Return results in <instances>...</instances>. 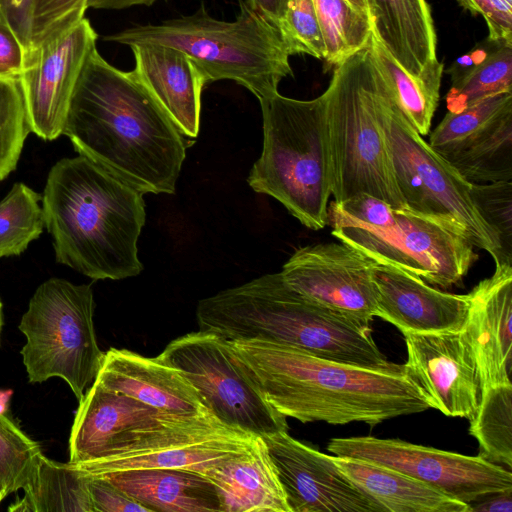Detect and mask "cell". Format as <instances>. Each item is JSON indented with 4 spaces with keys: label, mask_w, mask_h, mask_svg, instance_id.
I'll return each instance as SVG.
<instances>
[{
    "label": "cell",
    "mask_w": 512,
    "mask_h": 512,
    "mask_svg": "<svg viewBox=\"0 0 512 512\" xmlns=\"http://www.w3.org/2000/svg\"><path fill=\"white\" fill-rule=\"evenodd\" d=\"M75 151L142 193L175 192L185 136L133 71L95 48L75 86L63 129Z\"/></svg>",
    "instance_id": "cell-1"
},
{
    "label": "cell",
    "mask_w": 512,
    "mask_h": 512,
    "mask_svg": "<svg viewBox=\"0 0 512 512\" xmlns=\"http://www.w3.org/2000/svg\"><path fill=\"white\" fill-rule=\"evenodd\" d=\"M230 342L266 401L286 418L375 426L430 408L404 364L367 369L264 340Z\"/></svg>",
    "instance_id": "cell-2"
},
{
    "label": "cell",
    "mask_w": 512,
    "mask_h": 512,
    "mask_svg": "<svg viewBox=\"0 0 512 512\" xmlns=\"http://www.w3.org/2000/svg\"><path fill=\"white\" fill-rule=\"evenodd\" d=\"M143 195L82 155L56 162L42 195L56 261L93 280L139 275Z\"/></svg>",
    "instance_id": "cell-3"
},
{
    "label": "cell",
    "mask_w": 512,
    "mask_h": 512,
    "mask_svg": "<svg viewBox=\"0 0 512 512\" xmlns=\"http://www.w3.org/2000/svg\"><path fill=\"white\" fill-rule=\"evenodd\" d=\"M199 330L229 341L264 340L367 369L389 370L371 323L324 307L294 291L279 273L266 274L200 300Z\"/></svg>",
    "instance_id": "cell-4"
},
{
    "label": "cell",
    "mask_w": 512,
    "mask_h": 512,
    "mask_svg": "<svg viewBox=\"0 0 512 512\" xmlns=\"http://www.w3.org/2000/svg\"><path fill=\"white\" fill-rule=\"evenodd\" d=\"M323 94L334 201L367 194L393 208L406 206L383 127L390 91L369 43L336 65Z\"/></svg>",
    "instance_id": "cell-5"
},
{
    "label": "cell",
    "mask_w": 512,
    "mask_h": 512,
    "mask_svg": "<svg viewBox=\"0 0 512 512\" xmlns=\"http://www.w3.org/2000/svg\"><path fill=\"white\" fill-rule=\"evenodd\" d=\"M239 6L233 21L212 17L201 4L191 15L132 26L104 39L127 46L155 43L175 48L194 62L207 84L232 80L261 100L277 93L283 78L293 76L290 54L271 22L247 0H239Z\"/></svg>",
    "instance_id": "cell-6"
},
{
    "label": "cell",
    "mask_w": 512,
    "mask_h": 512,
    "mask_svg": "<svg viewBox=\"0 0 512 512\" xmlns=\"http://www.w3.org/2000/svg\"><path fill=\"white\" fill-rule=\"evenodd\" d=\"M327 224L336 239L375 262L441 288L460 283L478 258L456 222L408 206L393 208L367 194L331 201Z\"/></svg>",
    "instance_id": "cell-7"
},
{
    "label": "cell",
    "mask_w": 512,
    "mask_h": 512,
    "mask_svg": "<svg viewBox=\"0 0 512 512\" xmlns=\"http://www.w3.org/2000/svg\"><path fill=\"white\" fill-rule=\"evenodd\" d=\"M259 102L263 150L249 186L278 200L305 227L323 229L332 196L324 94L298 100L277 92Z\"/></svg>",
    "instance_id": "cell-8"
},
{
    "label": "cell",
    "mask_w": 512,
    "mask_h": 512,
    "mask_svg": "<svg viewBox=\"0 0 512 512\" xmlns=\"http://www.w3.org/2000/svg\"><path fill=\"white\" fill-rule=\"evenodd\" d=\"M94 308L91 285L50 278L36 289L18 326L26 337L21 355L31 383L58 377L83 398L105 354L96 338Z\"/></svg>",
    "instance_id": "cell-9"
},
{
    "label": "cell",
    "mask_w": 512,
    "mask_h": 512,
    "mask_svg": "<svg viewBox=\"0 0 512 512\" xmlns=\"http://www.w3.org/2000/svg\"><path fill=\"white\" fill-rule=\"evenodd\" d=\"M241 432L212 416L172 417L93 382L79 401L69 438V462L150 453Z\"/></svg>",
    "instance_id": "cell-10"
},
{
    "label": "cell",
    "mask_w": 512,
    "mask_h": 512,
    "mask_svg": "<svg viewBox=\"0 0 512 512\" xmlns=\"http://www.w3.org/2000/svg\"><path fill=\"white\" fill-rule=\"evenodd\" d=\"M383 127L393 172L406 206L456 222L474 247L489 253L495 264L506 260L498 234L485 221L468 181L423 139L391 93Z\"/></svg>",
    "instance_id": "cell-11"
},
{
    "label": "cell",
    "mask_w": 512,
    "mask_h": 512,
    "mask_svg": "<svg viewBox=\"0 0 512 512\" xmlns=\"http://www.w3.org/2000/svg\"><path fill=\"white\" fill-rule=\"evenodd\" d=\"M158 357L184 375L223 425L259 437L288 431L229 340L198 330L172 340Z\"/></svg>",
    "instance_id": "cell-12"
},
{
    "label": "cell",
    "mask_w": 512,
    "mask_h": 512,
    "mask_svg": "<svg viewBox=\"0 0 512 512\" xmlns=\"http://www.w3.org/2000/svg\"><path fill=\"white\" fill-rule=\"evenodd\" d=\"M327 449L336 456L359 458L393 468L468 505L486 494L512 489L510 469L481 455L467 456L399 439L371 436L333 438Z\"/></svg>",
    "instance_id": "cell-13"
},
{
    "label": "cell",
    "mask_w": 512,
    "mask_h": 512,
    "mask_svg": "<svg viewBox=\"0 0 512 512\" xmlns=\"http://www.w3.org/2000/svg\"><path fill=\"white\" fill-rule=\"evenodd\" d=\"M428 143L470 182L511 181L512 92L447 112Z\"/></svg>",
    "instance_id": "cell-14"
},
{
    "label": "cell",
    "mask_w": 512,
    "mask_h": 512,
    "mask_svg": "<svg viewBox=\"0 0 512 512\" xmlns=\"http://www.w3.org/2000/svg\"><path fill=\"white\" fill-rule=\"evenodd\" d=\"M376 264L346 243L327 242L295 250L280 274L302 296L371 323L376 312Z\"/></svg>",
    "instance_id": "cell-15"
},
{
    "label": "cell",
    "mask_w": 512,
    "mask_h": 512,
    "mask_svg": "<svg viewBox=\"0 0 512 512\" xmlns=\"http://www.w3.org/2000/svg\"><path fill=\"white\" fill-rule=\"evenodd\" d=\"M97 37L84 17L28 55L18 80L31 132L43 140L62 135L75 86Z\"/></svg>",
    "instance_id": "cell-16"
},
{
    "label": "cell",
    "mask_w": 512,
    "mask_h": 512,
    "mask_svg": "<svg viewBox=\"0 0 512 512\" xmlns=\"http://www.w3.org/2000/svg\"><path fill=\"white\" fill-rule=\"evenodd\" d=\"M402 334L407 350L405 370L421 388L430 408L448 417L472 419L484 387L464 328Z\"/></svg>",
    "instance_id": "cell-17"
},
{
    "label": "cell",
    "mask_w": 512,
    "mask_h": 512,
    "mask_svg": "<svg viewBox=\"0 0 512 512\" xmlns=\"http://www.w3.org/2000/svg\"><path fill=\"white\" fill-rule=\"evenodd\" d=\"M291 512H387L326 455L280 431L261 437Z\"/></svg>",
    "instance_id": "cell-18"
},
{
    "label": "cell",
    "mask_w": 512,
    "mask_h": 512,
    "mask_svg": "<svg viewBox=\"0 0 512 512\" xmlns=\"http://www.w3.org/2000/svg\"><path fill=\"white\" fill-rule=\"evenodd\" d=\"M375 316L402 333L462 330L469 310L468 294L443 292L400 268L376 264Z\"/></svg>",
    "instance_id": "cell-19"
},
{
    "label": "cell",
    "mask_w": 512,
    "mask_h": 512,
    "mask_svg": "<svg viewBox=\"0 0 512 512\" xmlns=\"http://www.w3.org/2000/svg\"><path fill=\"white\" fill-rule=\"evenodd\" d=\"M94 382L172 417L212 416L184 375L158 356L145 357L128 349L110 348Z\"/></svg>",
    "instance_id": "cell-20"
},
{
    "label": "cell",
    "mask_w": 512,
    "mask_h": 512,
    "mask_svg": "<svg viewBox=\"0 0 512 512\" xmlns=\"http://www.w3.org/2000/svg\"><path fill=\"white\" fill-rule=\"evenodd\" d=\"M464 331L474 351L484 389L511 383L512 263L495 264L493 274L469 293Z\"/></svg>",
    "instance_id": "cell-21"
},
{
    "label": "cell",
    "mask_w": 512,
    "mask_h": 512,
    "mask_svg": "<svg viewBox=\"0 0 512 512\" xmlns=\"http://www.w3.org/2000/svg\"><path fill=\"white\" fill-rule=\"evenodd\" d=\"M135 66L132 70L181 133L196 138L199 133L201 94L206 79L182 51L155 44L129 46Z\"/></svg>",
    "instance_id": "cell-22"
},
{
    "label": "cell",
    "mask_w": 512,
    "mask_h": 512,
    "mask_svg": "<svg viewBox=\"0 0 512 512\" xmlns=\"http://www.w3.org/2000/svg\"><path fill=\"white\" fill-rule=\"evenodd\" d=\"M215 486L223 512H291L263 439L202 472Z\"/></svg>",
    "instance_id": "cell-23"
},
{
    "label": "cell",
    "mask_w": 512,
    "mask_h": 512,
    "mask_svg": "<svg viewBox=\"0 0 512 512\" xmlns=\"http://www.w3.org/2000/svg\"><path fill=\"white\" fill-rule=\"evenodd\" d=\"M372 34L409 75L420 78L437 60L436 33L426 0H365Z\"/></svg>",
    "instance_id": "cell-24"
},
{
    "label": "cell",
    "mask_w": 512,
    "mask_h": 512,
    "mask_svg": "<svg viewBox=\"0 0 512 512\" xmlns=\"http://www.w3.org/2000/svg\"><path fill=\"white\" fill-rule=\"evenodd\" d=\"M150 512H223L213 483L186 469H134L101 475Z\"/></svg>",
    "instance_id": "cell-25"
},
{
    "label": "cell",
    "mask_w": 512,
    "mask_h": 512,
    "mask_svg": "<svg viewBox=\"0 0 512 512\" xmlns=\"http://www.w3.org/2000/svg\"><path fill=\"white\" fill-rule=\"evenodd\" d=\"M331 457L344 474L387 512H470L467 503L393 468L354 457Z\"/></svg>",
    "instance_id": "cell-26"
},
{
    "label": "cell",
    "mask_w": 512,
    "mask_h": 512,
    "mask_svg": "<svg viewBox=\"0 0 512 512\" xmlns=\"http://www.w3.org/2000/svg\"><path fill=\"white\" fill-rule=\"evenodd\" d=\"M254 437L241 432L150 453L72 464L89 476L151 468L186 469L202 473L224 459L248 449Z\"/></svg>",
    "instance_id": "cell-27"
},
{
    "label": "cell",
    "mask_w": 512,
    "mask_h": 512,
    "mask_svg": "<svg viewBox=\"0 0 512 512\" xmlns=\"http://www.w3.org/2000/svg\"><path fill=\"white\" fill-rule=\"evenodd\" d=\"M369 45L375 64L396 104L420 135L428 134L440 97L443 63L435 60L420 78H415L402 69L373 34Z\"/></svg>",
    "instance_id": "cell-28"
},
{
    "label": "cell",
    "mask_w": 512,
    "mask_h": 512,
    "mask_svg": "<svg viewBox=\"0 0 512 512\" xmlns=\"http://www.w3.org/2000/svg\"><path fill=\"white\" fill-rule=\"evenodd\" d=\"M88 477L71 462L61 463L42 455L24 497L12 512H94L87 489Z\"/></svg>",
    "instance_id": "cell-29"
},
{
    "label": "cell",
    "mask_w": 512,
    "mask_h": 512,
    "mask_svg": "<svg viewBox=\"0 0 512 512\" xmlns=\"http://www.w3.org/2000/svg\"><path fill=\"white\" fill-rule=\"evenodd\" d=\"M494 43L482 59L452 77L446 94L448 112L458 113L491 95L512 92V43Z\"/></svg>",
    "instance_id": "cell-30"
},
{
    "label": "cell",
    "mask_w": 512,
    "mask_h": 512,
    "mask_svg": "<svg viewBox=\"0 0 512 512\" xmlns=\"http://www.w3.org/2000/svg\"><path fill=\"white\" fill-rule=\"evenodd\" d=\"M469 421V433L479 444V455L511 469L512 383L484 389L479 408Z\"/></svg>",
    "instance_id": "cell-31"
},
{
    "label": "cell",
    "mask_w": 512,
    "mask_h": 512,
    "mask_svg": "<svg viewBox=\"0 0 512 512\" xmlns=\"http://www.w3.org/2000/svg\"><path fill=\"white\" fill-rule=\"evenodd\" d=\"M324 46L325 60L338 65L368 45L372 27L368 15L347 0H313Z\"/></svg>",
    "instance_id": "cell-32"
},
{
    "label": "cell",
    "mask_w": 512,
    "mask_h": 512,
    "mask_svg": "<svg viewBox=\"0 0 512 512\" xmlns=\"http://www.w3.org/2000/svg\"><path fill=\"white\" fill-rule=\"evenodd\" d=\"M42 196L24 183H15L0 201V258L19 255L45 227Z\"/></svg>",
    "instance_id": "cell-33"
},
{
    "label": "cell",
    "mask_w": 512,
    "mask_h": 512,
    "mask_svg": "<svg viewBox=\"0 0 512 512\" xmlns=\"http://www.w3.org/2000/svg\"><path fill=\"white\" fill-rule=\"evenodd\" d=\"M42 455L40 444L0 412V489L5 498L30 483Z\"/></svg>",
    "instance_id": "cell-34"
},
{
    "label": "cell",
    "mask_w": 512,
    "mask_h": 512,
    "mask_svg": "<svg viewBox=\"0 0 512 512\" xmlns=\"http://www.w3.org/2000/svg\"><path fill=\"white\" fill-rule=\"evenodd\" d=\"M29 132L19 80L0 77V182L17 167Z\"/></svg>",
    "instance_id": "cell-35"
},
{
    "label": "cell",
    "mask_w": 512,
    "mask_h": 512,
    "mask_svg": "<svg viewBox=\"0 0 512 512\" xmlns=\"http://www.w3.org/2000/svg\"><path fill=\"white\" fill-rule=\"evenodd\" d=\"M290 54H307L325 58V46L313 0H287L284 17L278 28Z\"/></svg>",
    "instance_id": "cell-36"
},
{
    "label": "cell",
    "mask_w": 512,
    "mask_h": 512,
    "mask_svg": "<svg viewBox=\"0 0 512 512\" xmlns=\"http://www.w3.org/2000/svg\"><path fill=\"white\" fill-rule=\"evenodd\" d=\"M472 195L481 215L498 234L506 260L512 262V182L473 183Z\"/></svg>",
    "instance_id": "cell-37"
},
{
    "label": "cell",
    "mask_w": 512,
    "mask_h": 512,
    "mask_svg": "<svg viewBox=\"0 0 512 512\" xmlns=\"http://www.w3.org/2000/svg\"><path fill=\"white\" fill-rule=\"evenodd\" d=\"M87 1L34 0L28 55L43 43L60 35L83 19Z\"/></svg>",
    "instance_id": "cell-38"
},
{
    "label": "cell",
    "mask_w": 512,
    "mask_h": 512,
    "mask_svg": "<svg viewBox=\"0 0 512 512\" xmlns=\"http://www.w3.org/2000/svg\"><path fill=\"white\" fill-rule=\"evenodd\" d=\"M87 489L94 512H150L109 480L100 476H89Z\"/></svg>",
    "instance_id": "cell-39"
},
{
    "label": "cell",
    "mask_w": 512,
    "mask_h": 512,
    "mask_svg": "<svg viewBox=\"0 0 512 512\" xmlns=\"http://www.w3.org/2000/svg\"><path fill=\"white\" fill-rule=\"evenodd\" d=\"M474 15H481L487 24L490 42L512 43V16L499 11L495 0H457Z\"/></svg>",
    "instance_id": "cell-40"
},
{
    "label": "cell",
    "mask_w": 512,
    "mask_h": 512,
    "mask_svg": "<svg viewBox=\"0 0 512 512\" xmlns=\"http://www.w3.org/2000/svg\"><path fill=\"white\" fill-rule=\"evenodd\" d=\"M33 5L34 0H0V22L13 31L27 55L31 42Z\"/></svg>",
    "instance_id": "cell-41"
},
{
    "label": "cell",
    "mask_w": 512,
    "mask_h": 512,
    "mask_svg": "<svg viewBox=\"0 0 512 512\" xmlns=\"http://www.w3.org/2000/svg\"><path fill=\"white\" fill-rule=\"evenodd\" d=\"M26 55L17 36L0 22V77L18 79L26 67Z\"/></svg>",
    "instance_id": "cell-42"
},
{
    "label": "cell",
    "mask_w": 512,
    "mask_h": 512,
    "mask_svg": "<svg viewBox=\"0 0 512 512\" xmlns=\"http://www.w3.org/2000/svg\"><path fill=\"white\" fill-rule=\"evenodd\" d=\"M470 512H512V489L481 496L469 503Z\"/></svg>",
    "instance_id": "cell-43"
},
{
    "label": "cell",
    "mask_w": 512,
    "mask_h": 512,
    "mask_svg": "<svg viewBox=\"0 0 512 512\" xmlns=\"http://www.w3.org/2000/svg\"><path fill=\"white\" fill-rule=\"evenodd\" d=\"M249 4L277 29L284 17L287 0H247Z\"/></svg>",
    "instance_id": "cell-44"
},
{
    "label": "cell",
    "mask_w": 512,
    "mask_h": 512,
    "mask_svg": "<svg viewBox=\"0 0 512 512\" xmlns=\"http://www.w3.org/2000/svg\"><path fill=\"white\" fill-rule=\"evenodd\" d=\"M157 0H88L87 9L121 10L133 6H150Z\"/></svg>",
    "instance_id": "cell-45"
},
{
    "label": "cell",
    "mask_w": 512,
    "mask_h": 512,
    "mask_svg": "<svg viewBox=\"0 0 512 512\" xmlns=\"http://www.w3.org/2000/svg\"><path fill=\"white\" fill-rule=\"evenodd\" d=\"M356 10L368 15L365 0H347Z\"/></svg>",
    "instance_id": "cell-46"
},
{
    "label": "cell",
    "mask_w": 512,
    "mask_h": 512,
    "mask_svg": "<svg viewBox=\"0 0 512 512\" xmlns=\"http://www.w3.org/2000/svg\"><path fill=\"white\" fill-rule=\"evenodd\" d=\"M1 328H2V303L0 301V336H1Z\"/></svg>",
    "instance_id": "cell-47"
},
{
    "label": "cell",
    "mask_w": 512,
    "mask_h": 512,
    "mask_svg": "<svg viewBox=\"0 0 512 512\" xmlns=\"http://www.w3.org/2000/svg\"><path fill=\"white\" fill-rule=\"evenodd\" d=\"M4 495H3V492L2 490L0 489V503L2 502V500L4 499Z\"/></svg>",
    "instance_id": "cell-48"
}]
</instances>
